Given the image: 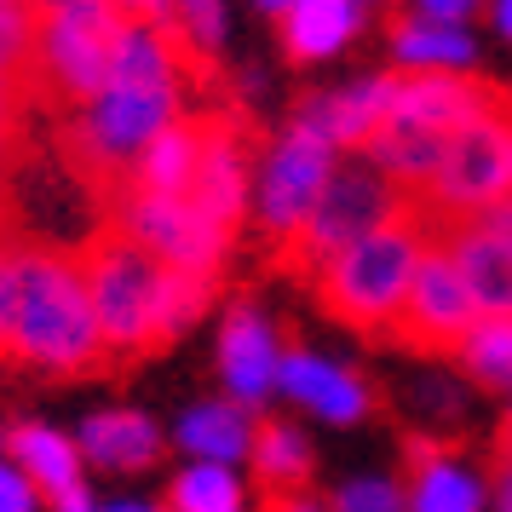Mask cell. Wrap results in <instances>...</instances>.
Listing matches in <instances>:
<instances>
[{"label": "cell", "mask_w": 512, "mask_h": 512, "mask_svg": "<svg viewBox=\"0 0 512 512\" xmlns=\"http://www.w3.org/2000/svg\"><path fill=\"white\" fill-rule=\"evenodd\" d=\"M397 87H403V75H369V81H357V87H340V93L300 98V110H294V127L317 133V139L334 144V150H346V144H357V150H363V144L380 133V121L392 116Z\"/></svg>", "instance_id": "obj_11"}, {"label": "cell", "mask_w": 512, "mask_h": 512, "mask_svg": "<svg viewBox=\"0 0 512 512\" xmlns=\"http://www.w3.org/2000/svg\"><path fill=\"white\" fill-rule=\"evenodd\" d=\"M277 374H282V346H277V328L259 317L254 305H236L225 328H219V380L231 403L254 409L277 392Z\"/></svg>", "instance_id": "obj_12"}, {"label": "cell", "mask_w": 512, "mask_h": 512, "mask_svg": "<svg viewBox=\"0 0 512 512\" xmlns=\"http://www.w3.org/2000/svg\"><path fill=\"white\" fill-rule=\"evenodd\" d=\"M121 236L139 242L150 259H162L167 271H190V277H213L225 259V242H231V231L202 219L185 196H144V190H127Z\"/></svg>", "instance_id": "obj_10"}, {"label": "cell", "mask_w": 512, "mask_h": 512, "mask_svg": "<svg viewBox=\"0 0 512 512\" xmlns=\"http://www.w3.org/2000/svg\"><path fill=\"white\" fill-rule=\"evenodd\" d=\"M12 461H18V472L47 495L52 507L70 501L75 489H87L81 484V449H75V438H64L58 426H41V420L18 426V432H12Z\"/></svg>", "instance_id": "obj_19"}, {"label": "cell", "mask_w": 512, "mask_h": 512, "mask_svg": "<svg viewBox=\"0 0 512 512\" xmlns=\"http://www.w3.org/2000/svg\"><path fill=\"white\" fill-rule=\"evenodd\" d=\"M277 386L294 403H305L311 415H323L328 426H357V420L374 409V392L363 374L340 369V363H328V357H317V351H282V374Z\"/></svg>", "instance_id": "obj_13"}, {"label": "cell", "mask_w": 512, "mask_h": 512, "mask_svg": "<svg viewBox=\"0 0 512 512\" xmlns=\"http://www.w3.org/2000/svg\"><path fill=\"white\" fill-rule=\"evenodd\" d=\"M409 208H415V196L397 190L374 162H340L334 179H328V190H323V202L305 219V231L282 248V265L288 271H305V277H323L346 248H357L380 225L403 219Z\"/></svg>", "instance_id": "obj_6"}, {"label": "cell", "mask_w": 512, "mask_h": 512, "mask_svg": "<svg viewBox=\"0 0 512 512\" xmlns=\"http://www.w3.org/2000/svg\"><path fill=\"white\" fill-rule=\"evenodd\" d=\"M81 271H87L93 317L104 334V357H121V363L179 340L213 300V277L167 271L162 259H150L127 236L93 242L81 254Z\"/></svg>", "instance_id": "obj_2"}, {"label": "cell", "mask_w": 512, "mask_h": 512, "mask_svg": "<svg viewBox=\"0 0 512 512\" xmlns=\"http://www.w3.org/2000/svg\"><path fill=\"white\" fill-rule=\"evenodd\" d=\"M426 242L432 236H426L415 208L403 213V219H392V225H380L374 236H363L357 248H346L317 277L323 311L334 323L369 334V340H386V328L397 323V311L409 300V282H415V265L426 254Z\"/></svg>", "instance_id": "obj_5"}, {"label": "cell", "mask_w": 512, "mask_h": 512, "mask_svg": "<svg viewBox=\"0 0 512 512\" xmlns=\"http://www.w3.org/2000/svg\"><path fill=\"white\" fill-rule=\"evenodd\" d=\"M259 6H265V12H277V18H282V12H288L294 0H259Z\"/></svg>", "instance_id": "obj_40"}, {"label": "cell", "mask_w": 512, "mask_h": 512, "mask_svg": "<svg viewBox=\"0 0 512 512\" xmlns=\"http://www.w3.org/2000/svg\"><path fill=\"white\" fill-rule=\"evenodd\" d=\"M185 75L208 81V64L190 58L167 24H127L116 47V70L110 87L81 104V116L70 121V156L87 173H133L150 144L162 139L179 116L185 98Z\"/></svg>", "instance_id": "obj_1"}, {"label": "cell", "mask_w": 512, "mask_h": 512, "mask_svg": "<svg viewBox=\"0 0 512 512\" xmlns=\"http://www.w3.org/2000/svg\"><path fill=\"white\" fill-rule=\"evenodd\" d=\"M12 110H18V104H12V81H0V139L12 133Z\"/></svg>", "instance_id": "obj_34"}, {"label": "cell", "mask_w": 512, "mask_h": 512, "mask_svg": "<svg viewBox=\"0 0 512 512\" xmlns=\"http://www.w3.org/2000/svg\"><path fill=\"white\" fill-rule=\"evenodd\" d=\"M6 357L58 374H87L104 363V334L93 317L81 259L52 248H6Z\"/></svg>", "instance_id": "obj_3"}, {"label": "cell", "mask_w": 512, "mask_h": 512, "mask_svg": "<svg viewBox=\"0 0 512 512\" xmlns=\"http://www.w3.org/2000/svg\"><path fill=\"white\" fill-rule=\"evenodd\" d=\"M110 6H116V12L127 18V24H162L173 0H110Z\"/></svg>", "instance_id": "obj_31"}, {"label": "cell", "mask_w": 512, "mask_h": 512, "mask_svg": "<svg viewBox=\"0 0 512 512\" xmlns=\"http://www.w3.org/2000/svg\"><path fill=\"white\" fill-rule=\"evenodd\" d=\"M58 512H98V507H93V495H87V489H75L70 501H58Z\"/></svg>", "instance_id": "obj_37"}, {"label": "cell", "mask_w": 512, "mask_h": 512, "mask_svg": "<svg viewBox=\"0 0 512 512\" xmlns=\"http://www.w3.org/2000/svg\"><path fill=\"white\" fill-rule=\"evenodd\" d=\"M397 75H461L472 64V35L455 24H432L420 12H392L386 24Z\"/></svg>", "instance_id": "obj_18"}, {"label": "cell", "mask_w": 512, "mask_h": 512, "mask_svg": "<svg viewBox=\"0 0 512 512\" xmlns=\"http://www.w3.org/2000/svg\"><path fill=\"white\" fill-rule=\"evenodd\" d=\"M334 512H409V495L392 478H351L334 495Z\"/></svg>", "instance_id": "obj_28"}, {"label": "cell", "mask_w": 512, "mask_h": 512, "mask_svg": "<svg viewBox=\"0 0 512 512\" xmlns=\"http://www.w3.org/2000/svg\"><path fill=\"white\" fill-rule=\"evenodd\" d=\"M185 202L202 219H213L219 231H231L236 219L248 213L254 179H248V150H242L236 121H208V150H202V167H196V185H190Z\"/></svg>", "instance_id": "obj_14"}, {"label": "cell", "mask_w": 512, "mask_h": 512, "mask_svg": "<svg viewBox=\"0 0 512 512\" xmlns=\"http://www.w3.org/2000/svg\"><path fill=\"white\" fill-rule=\"evenodd\" d=\"M167 35L208 64L213 52L225 47V0H173L167 6Z\"/></svg>", "instance_id": "obj_26"}, {"label": "cell", "mask_w": 512, "mask_h": 512, "mask_svg": "<svg viewBox=\"0 0 512 512\" xmlns=\"http://www.w3.org/2000/svg\"><path fill=\"white\" fill-rule=\"evenodd\" d=\"M35 0H0V81H12V75L29 64V52H35Z\"/></svg>", "instance_id": "obj_27"}, {"label": "cell", "mask_w": 512, "mask_h": 512, "mask_svg": "<svg viewBox=\"0 0 512 512\" xmlns=\"http://www.w3.org/2000/svg\"><path fill=\"white\" fill-rule=\"evenodd\" d=\"M478 323V305L466 294L461 271H455V254L443 242H426V254L415 265V282H409V300L397 311V323L386 328V340L415 357H461V340Z\"/></svg>", "instance_id": "obj_9"}, {"label": "cell", "mask_w": 512, "mask_h": 512, "mask_svg": "<svg viewBox=\"0 0 512 512\" xmlns=\"http://www.w3.org/2000/svg\"><path fill=\"white\" fill-rule=\"evenodd\" d=\"M265 512H334V507L311 501V495H265Z\"/></svg>", "instance_id": "obj_32"}, {"label": "cell", "mask_w": 512, "mask_h": 512, "mask_svg": "<svg viewBox=\"0 0 512 512\" xmlns=\"http://www.w3.org/2000/svg\"><path fill=\"white\" fill-rule=\"evenodd\" d=\"M478 225H489V231H495V236H507V242H512V196H507V202H501V208H489L484 219H478Z\"/></svg>", "instance_id": "obj_33"}, {"label": "cell", "mask_w": 512, "mask_h": 512, "mask_svg": "<svg viewBox=\"0 0 512 512\" xmlns=\"http://www.w3.org/2000/svg\"><path fill=\"white\" fill-rule=\"evenodd\" d=\"M0 334H6V248H0ZM0 357H6V346H0Z\"/></svg>", "instance_id": "obj_38"}, {"label": "cell", "mask_w": 512, "mask_h": 512, "mask_svg": "<svg viewBox=\"0 0 512 512\" xmlns=\"http://www.w3.org/2000/svg\"><path fill=\"white\" fill-rule=\"evenodd\" d=\"M357 6H363V0H357Z\"/></svg>", "instance_id": "obj_42"}, {"label": "cell", "mask_w": 512, "mask_h": 512, "mask_svg": "<svg viewBox=\"0 0 512 512\" xmlns=\"http://www.w3.org/2000/svg\"><path fill=\"white\" fill-rule=\"evenodd\" d=\"M98 512H156V507H144V501H110V507H98Z\"/></svg>", "instance_id": "obj_39"}, {"label": "cell", "mask_w": 512, "mask_h": 512, "mask_svg": "<svg viewBox=\"0 0 512 512\" xmlns=\"http://www.w3.org/2000/svg\"><path fill=\"white\" fill-rule=\"evenodd\" d=\"M501 461H507V472H501V512H512V449H501Z\"/></svg>", "instance_id": "obj_35"}, {"label": "cell", "mask_w": 512, "mask_h": 512, "mask_svg": "<svg viewBox=\"0 0 512 512\" xmlns=\"http://www.w3.org/2000/svg\"><path fill=\"white\" fill-rule=\"evenodd\" d=\"M35 507H41V489L18 472V461H0V512H35Z\"/></svg>", "instance_id": "obj_29"}, {"label": "cell", "mask_w": 512, "mask_h": 512, "mask_svg": "<svg viewBox=\"0 0 512 512\" xmlns=\"http://www.w3.org/2000/svg\"><path fill=\"white\" fill-rule=\"evenodd\" d=\"M443 248L455 254L466 294L478 305V317H512V242L495 236L489 225H461L443 236Z\"/></svg>", "instance_id": "obj_15"}, {"label": "cell", "mask_w": 512, "mask_h": 512, "mask_svg": "<svg viewBox=\"0 0 512 512\" xmlns=\"http://www.w3.org/2000/svg\"><path fill=\"white\" fill-rule=\"evenodd\" d=\"M242 478L231 466L190 461L173 484H167V512H242Z\"/></svg>", "instance_id": "obj_24"}, {"label": "cell", "mask_w": 512, "mask_h": 512, "mask_svg": "<svg viewBox=\"0 0 512 512\" xmlns=\"http://www.w3.org/2000/svg\"><path fill=\"white\" fill-rule=\"evenodd\" d=\"M409 512H484V484L478 472H466L449 443L432 438H409Z\"/></svg>", "instance_id": "obj_16"}, {"label": "cell", "mask_w": 512, "mask_h": 512, "mask_svg": "<svg viewBox=\"0 0 512 512\" xmlns=\"http://www.w3.org/2000/svg\"><path fill=\"white\" fill-rule=\"evenodd\" d=\"M248 461H254V478L265 495H300V484L311 478V443L288 420H259Z\"/></svg>", "instance_id": "obj_23"}, {"label": "cell", "mask_w": 512, "mask_h": 512, "mask_svg": "<svg viewBox=\"0 0 512 512\" xmlns=\"http://www.w3.org/2000/svg\"><path fill=\"white\" fill-rule=\"evenodd\" d=\"M35 70L52 93L64 98H98L110 87L116 70V47H121V18L110 0H35Z\"/></svg>", "instance_id": "obj_7"}, {"label": "cell", "mask_w": 512, "mask_h": 512, "mask_svg": "<svg viewBox=\"0 0 512 512\" xmlns=\"http://www.w3.org/2000/svg\"><path fill=\"white\" fill-rule=\"evenodd\" d=\"M202 150H208V121H173L133 162V190H144V196H190Z\"/></svg>", "instance_id": "obj_20"}, {"label": "cell", "mask_w": 512, "mask_h": 512, "mask_svg": "<svg viewBox=\"0 0 512 512\" xmlns=\"http://www.w3.org/2000/svg\"><path fill=\"white\" fill-rule=\"evenodd\" d=\"M484 0H420V18H432V24H455L461 29V18H472Z\"/></svg>", "instance_id": "obj_30"}, {"label": "cell", "mask_w": 512, "mask_h": 512, "mask_svg": "<svg viewBox=\"0 0 512 512\" xmlns=\"http://www.w3.org/2000/svg\"><path fill=\"white\" fill-rule=\"evenodd\" d=\"M334 144H323L317 133H305V127H288L271 150H265V162H259V179H254V213H259V231L271 236V242H294L305 231V219L311 208L323 202L328 179H334Z\"/></svg>", "instance_id": "obj_8"}, {"label": "cell", "mask_w": 512, "mask_h": 512, "mask_svg": "<svg viewBox=\"0 0 512 512\" xmlns=\"http://www.w3.org/2000/svg\"><path fill=\"white\" fill-rule=\"evenodd\" d=\"M363 24L357 0H294L282 12V47L294 64H317V58H334Z\"/></svg>", "instance_id": "obj_22"}, {"label": "cell", "mask_w": 512, "mask_h": 512, "mask_svg": "<svg viewBox=\"0 0 512 512\" xmlns=\"http://www.w3.org/2000/svg\"><path fill=\"white\" fill-rule=\"evenodd\" d=\"M254 420L242 403H196L185 420H179V449L190 461H208V466H236L254 455Z\"/></svg>", "instance_id": "obj_21"}, {"label": "cell", "mask_w": 512, "mask_h": 512, "mask_svg": "<svg viewBox=\"0 0 512 512\" xmlns=\"http://www.w3.org/2000/svg\"><path fill=\"white\" fill-rule=\"evenodd\" d=\"M75 449H81V461L104 466V472H144V466H156V455H162V432L139 409H104V415L81 420Z\"/></svg>", "instance_id": "obj_17"}, {"label": "cell", "mask_w": 512, "mask_h": 512, "mask_svg": "<svg viewBox=\"0 0 512 512\" xmlns=\"http://www.w3.org/2000/svg\"><path fill=\"white\" fill-rule=\"evenodd\" d=\"M461 369L489 392H512V317L472 323V334L461 340Z\"/></svg>", "instance_id": "obj_25"}, {"label": "cell", "mask_w": 512, "mask_h": 512, "mask_svg": "<svg viewBox=\"0 0 512 512\" xmlns=\"http://www.w3.org/2000/svg\"><path fill=\"white\" fill-rule=\"evenodd\" d=\"M507 196H512V87L489 104L484 116L455 127V139L443 150L432 185L415 196V213H420V225H426V236L443 242L461 225H478Z\"/></svg>", "instance_id": "obj_4"}, {"label": "cell", "mask_w": 512, "mask_h": 512, "mask_svg": "<svg viewBox=\"0 0 512 512\" xmlns=\"http://www.w3.org/2000/svg\"><path fill=\"white\" fill-rule=\"evenodd\" d=\"M489 18H495V29L512 41V0H495V12H489Z\"/></svg>", "instance_id": "obj_36"}, {"label": "cell", "mask_w": 512, "mask_h": 512, "mask_svg": "<svg viewBox=\"0 0 512 512\" xmlns=\"http://www.w3.org/2000/svg\"><path fill=\"white\" fill-rule=\"evenodd\" d=\"M501 449H512V415H507V432H501Z\"/></svg>", "instance_id": "obj_41"}]
</instances>
